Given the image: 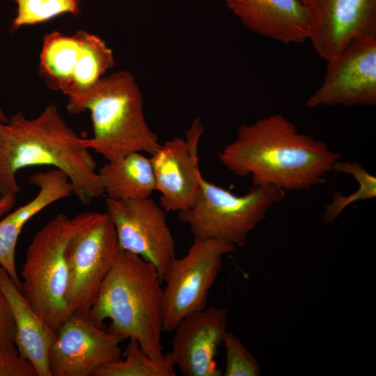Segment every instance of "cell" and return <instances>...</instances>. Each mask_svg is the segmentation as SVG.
Wrapping results in <instances>:
<instances>
[{
	"label": "cell",
	"mask_w": 376,
	"mask_h": 376,
	"mask_svg": "<svg viewBox=\"0 0 376 376\" xmlns=\"http://www.w3.org/2000/svg\"><path fill=\"white\" fill-rule=\"evenodd\" d=\"M342 157L279 113L241 125L235 139L218 155L235 175H250L253 185L284 191L308 190L324 183Z\"/></svg>",
	"instance_id": "obj_1"
},
{
	"label": "cell",
	"mask_w": 376,
	"mask_h": 376,
	"mask_svg": "<svg viewBox=\"0 0 376 376\" xmlns=\"http://www.w3.org/2000/svg\"><path fill=\"white\" fill-rule=\"evenodd\" d=\"M35 166L63 172L84 205L104 194L94 157L54 103L34 118L19 111L0 123V198L17 196L21 191L17 172Z\"/></svg>",
	"instance_id": "obj_2"
},
{
	"label": "cell",
	"mask_w": 376,
	"mask_h": 376,
	"mask_svg": "<svg viewBox=\"0 0 376 376\" xmlns=\"http://www.w3.org/2000/svg\"><path fill=\"white\" fill-rule=\"evenodd\" d=\"M162 282L154 265L120 249L88 318L99 326L109 319L108 331L134 338L149 356L162 357Z\"/></svg>",
	"instance_id": "obj_3"
},
{
	"label": "cell",
	"mask_w": 376,
	"mask_h": 376,
	"mask_svg": "<svg viewBox=\"0 0 376 376\" xmlns=\"http://www.w3.org/2000/svg\"><path fill=\"white\" fill-rule=\"evenodd\" d=\"M68 111H91L93 135L82 145L115 161L132 152H155L160 143L147 124L140 89L132 75L118 71L68 96Z\"/></svg>",
	"instance_id": "obj_4"
},
{
	"label": "cell",
	"mask_w": 376,
	"mask_h": 376,
	"mask_svg": "<svg viewBox=\"0 0 376 376\" xmlns=\"http://www.w3.org/2000/svg\"><path fill=\"white\" fill-rule=\"evenodd\" d=\"M93 214L84 212L73 217L58 214L36 233L26 250L20 273L22 293L40 318L55 331L72 315L66 302L65 249L72 235Z\"/></svg>",
	"instance_id": "obj_5"
},
{
	"label": "cell",
	"mask_w": 376,
	"mask_h": 376,
	"mask_svg": "<svg viewBox=\"0 0 376 376\" xmlns=\"http://www.w3.org/2000/svg\"><path fill=\"white\" fill-rule=\"evenodd\" d=\"M285 195V191L274 186L253 185L244 195L237 196L203 178L195 203L178 212V217L189 226L194 238L244 246L249 233Z\"/></svg>",
	"instance_id": "obj_6"
},
{
	"label": "cell",
	"mask_w": 376,
	"mask_h": 376,
	"mask_svg": "<svg viewBox=\"0 0 376 376\" xmlns=\"http://www.w3.org/2000/svg\"><path fill=\"white\" fill-rule=\"evenodd\" d=\"M120 249L114 225L106 212H94L72 235L65 249L66 302L72 314L88 317Z\"/></svg>",
	"instance_id": "obj_7"
},
{
	"label": "cell",
	"mask_w": 376,
	"mask_h": 376,
	"mask_svg": "<svg viewBox=\"0 0 376 376\" xmlns=\"http://www.w3.org/2000/svg\"><path fill=\"white\" fill-rule=\"evenodd\" d=\"M237 246L217 239L194 238L187 253L175 257L163 278V329L173 332L185 316L207 307L209 292L222 267L223 256Z\"/></svg>",
	"instance_id": "obj_8"
},
{
	"label": "cell",
	"mask_w": 376,
	"mask_h": 376,
	"mask_svg": "<svg viewBox=\"0 0 376 376\" xmlns=\"http://www.w3.org/2000/svg\"><path fill=\"white\" fill-rule=\"evenodd\" d=\"M121 250L134 253L157 268L162 281L175 256V244L166 212L150 197L114 201L107 198Z\"/></svg>",
	"instance_id": "obj_9"
},
{
	"label": "cell",
	"mask_w": 376,
	"mask_h": 376,
	"mask_svg": "<svg viewBox=\"0 0 376 376\" xmlns=\"http://www.w3.org/2000/svg\"><path fill=\"white\" fill-rule=\"evenodd\" d=\"M327 63L323 81L306 107L376 104V37L352 41Z\"/></svg>",
	"instance_id": "obj_10"
},
{
	"label": "cell",
	"mask_w": 376,
	"mask_h": 376,
	"mask_svg": "<svg viewBox=\"0 0 376 376\" xmlns=\"http://www.w3.org/2000/svg\"><path fill=\"white\" fill-rule=\"evenodd\" d=\"M204 130L196 118L185 138L165 141L150 155L160 206L166 212L189 209L200 194L204 178L199 168L198 146Z\"/></svg>",
	"instance_id": "obj_11"
},
{
	"label": "cell",
	"mask_w": 376,
	"mask_h": 376,
	"mask_svg": "<svg viewBox=\"0 0 376 376\" xmlns=\"http://www.w3.org/2000/svg\"><path fill=\"white\" fill-rule=\"evenodd\" d=\"M56 333L49 354L52 376H92L96 368L122 357L119 344L126 339L77 314L63 322Z\"/></svg>",
	"instance_id": "obj_12"
},
{
	"label": "cell",
	"mask_w": 376,
	"mask_h": 376,
	"mask_svg": "<svg viewBox=\"0 0 376 376\" xmlns=\"http://www.w3.org/2000/svg\"><path fill=\"white\" fill-rule=\"evenodd\" d=\"M226 308L211 306L192 313L175 326L169 352L184 376H220L215 357L227 332Z\"/></svg>",
	"instance_id": "obj_13"
},
{
	"label": "cell",
	"mask_w": 376,
	"mask_h": 376,
	"mask_svg": "<svg viewBox=\"0 0 376 376\" xmlns=\"http://www.w3.org/2000/svg\"><path fill=\"white\" fill-rule=\"evenodd\" d=\"M368 36L376 37V0H324L309 41L328 62L352 41Z\"/></svg>",
	"instance_id": "obj_14"
},
{
	"label": "cell",
	"mask_w": 376,
	"mask_h": 376,
	"mask_svg": "<svg viewBox=\"0 0 376 376\" xmlns=\"http://www.w3.org/2000/svg\"><path fill=\"white\" fill-rule=\"evenodd\" d=\"M242 24L259 36L285 44L309 40L312 10L299 0H224Z\"/></svg>",
	"instance_id": "obj_15"
},
{
	"label": "cell",
	"mask_w": 376,
	"mask_h": 376,
	"mask_svg": "<svg viewBox=\"0 0 376 376\" xmlns=\"http://www.w3.org/2000/svg\"><path fill=\"white\" fill-rule=\"evenodd\" d=\"M29 182L38 188L36 196L0 221V265L20 290L22 282L16 269L15 249L23 227L47 206L73 194L68 176L55 168L31 175Z\"/></svg>",
	"instance_id": "obj_16"
},
{
	"label": "cell",
	"mask_w": 376,
	"mask_h": 376,
	"mask_svg": "<svg viewBox=\"0 0 376 376\" xmlns=\"http://www.w3.org/2000/svg\"><path fill=\"white\" fill-rule=\"evenodd\" d=\"M0 288L10 306L15 322V344L19 354L31 363L38 376H52L49 354L56 339V331L31 307L21 290L1 265Z\"/></svg>",
	"instance_id": "obj_17"
},
{
	"label": "cell",
	"mask_w": 376,
	"mask_h": 376,
	"mask_svg": "<svg viewBox=\"0 0 376 376\" xmlns=\"http://www.w3.org/2000/svg\"><path fill=\"white\" fill-rule=\"evenodd\" d=\"M104 194L114 201L150 197L156 190L150 158L132 152L115 161H108L97 171Z\"/></svg>",
	"instance_id": "obj_18"
},
{
	"label": "cell",
	"mask_w": 376,
	"mask_h": 376,
	"mask_svg": "<svg viewBox=\"0 0 376 376\" xmlns=\"http://www.w3.org/2000/svg\"><path fill=\"white\" fill-rule=\"evenodd\" d=\"M81 30L73 36L58 31L43 38L39 71L47 85L68 95L83 61Z\"/></svg>",
	"instance_id": "obj_19"
},
{
	"label": "cell",
	"mask_w": 376,
	"mask_h": 376,
	"mask_svg": "<svg viewBox=\"0 0 376 376\" xmlns=\"http://www.w3.org/2000/svg\"><path fill=\"white\" fill-rule=\"evenodd\" d=\"M174 367L169 352L152 357L135 339L129 338L122 357L96 368L92 376H175Z\"/></svg>",
	"instance_id": "obj_20"
},
{
	"label": "cell",
	"mask_w": 376,
	"mask_h": 376,
	"mask_svg": "<svg viewBox=\"0 0 376 376\" xmlns=\"http://www.w3.org/2000/svg\"><path fill=\"white\" fill-rule=\"evenodd\" d=\"M333 171L353 176L359 187L357 191L347 196L336 191L334 193L331 201L324 207L323 221L325 224L334 221L350 204L373 199L376 196L375 176L369 173L358 162L339 160L335 164Z\"/></svg>",
	"instance_id": "obj_21"
},
{
	"label": "cell",
	"mask_w": 376,
	"mask_h": 376,
	"mask_svg": "<svg viewBox=\"0 0 376 376\" xmlns=\"http://www.w3.org/2000/svg\"><path fill=\"white\" fill-rule=\"evenodd\" d=\"M17 14L11 24L15 31L22 26L49 20L63 13H79L78 0H15Z\"/></svg>",
	"instance_id": "obj_22"
},
{
	"label": "cell",
	"mask_w": 376,
	"mask_h": 376,
	"mask_svg": "<svg viewBox=\"0 0 376 376\" xmlns=\"http://www.w3.org/2000/svg\"><path fill=\"white\" fill-rule=\"evenodd\" d=\"M222 344L226 351L225 376H258L260 366L239 338L233 333H226Z\"/></svg>",
	"instance_id": "obj_23"
},
{
	"label": "cell",
	"mask_w": 376,
	"mask_h": 376,
	"mask_svg": "<svg viewBox=\"0 0 376 376\" xmlns=\"http://www.w3.org/2000/svg\"><path fill=\"white\" fill-rule=\"evenodd\" d=\"M0 376H38V373L15 345L0 348Z\"/></svg>",
	"instance_id": "obj_24"
},
{
	"label": "cell",
	"mask_w": 376,
	"mask_h": 376,
	"mask_svg": "<svg viewBox=\"0 0 376 376\" xmlns=\"http://www.w3.org/2000/svg\"><path fill=\"white\" fill-rule=\"evenodd\" d=\"M15 345L13 316L10 304L0 288V348Z\"/></svg>",
	"instance_id": "obj_25"
},
{
	"label": "cell",
	"mask_w": 376,
	"mask_h": 376,
	"mask_svg": "<svg viewBox=\"0 0 376 376\" xmlns=\"http://www.w3.org/2000/svg\"><path fill=\"white\" fill-rule=\"evenodd\" d=\"M15 200L16 196L14 195L0 198V219L13 207Z\"/></svg>",
	"instance_id": "obj_26"
},
{
	"label": "cell",
	"mask_w": 376,
	"mask_h": 376,
	"mask_svg": "<svg viewBox=\"0 0 376 376\" xmlns=\"http://www.w3.org/2000/svg\"><path fill=\"white\" fill-rule=\"evenodd\" d=\"M302 3L309 8L315 15L321 6L324 0H299Z\"/></svg>",
	"instance_id": "obj_27"
},
{
	"label": "cell",
	"mask_w": 376,
	"mask_h": 376,
	"mask_svg": "<svg viewBox=\"0 0 376 376\" xmlns=\"http://www.w3.org/2000/svg\"><path fill=\"white\" fill-rule=\"evenodd\" d=\"M8 120L9 118L6 116V113L0 106V123H7Z\"/></svg>",
	"instance_id": "obj_28"
}]
</instances>
